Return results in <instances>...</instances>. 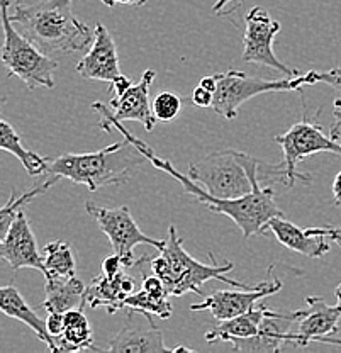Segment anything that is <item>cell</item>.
Masks as SVG:
<instances>
[{"instance_id": "6da1fadb", "label": "cell", "mask_w": 341, "mask_h": 353, "mask_svg": "<svg viewBox=\"0 0 341 353\" xmlns=\"http://www.w3.org/2000/svg\"><path fill=\"white\" fill-rule=\"evenodd\" d=\"M92 109L97 110L102 116L99 126L104 131H117L124 136V139L134 145L136 148L145 154V160H148L149 163L155 168H158L161 172H167L168 175L174 176L175 180L183 185V190L190 196H194L197 202H203V204L207 205L212 212L216 214H226L227 218H231L236 223V226L240 228L241 233H243L245 238H251L255 234H262L265 231L267 223L270 219L275 218V216H284V212L277 208L275 204V190L272 187H260V180H278V182H285V170L282 165H277V167H270V165H265L263 161H258L256 158L247 154V168L248 174H250V179L253 182V190L250 194L238 199H218L212 197L204 187H200L199 183L194 182L189 175H183L177 168L172 167V163L168 160H163V158L156 157L155 152L146 145L145 141L138 139L136 136L131 134L126 128L123 126V121H117L114 117L112 110L107 108L102 102H94L92 104Z\"/></svg>"}, {"instance_id": "7a4b0ae2", "label": "cell", "mask_w": 341, "mask_h": 353, "mask_svg": "<svg viewBox=\"0 0 341 353\" xmlns=\"http://www.w3.org/2000/svg\"><path fill=\"white\" fill-rule=\"evenodd\" d=\"M10 19L48 57L82 53L95 38V29L73 16L72 0H43L34 6L17 2Z\"/></svg>"}, {"instance_id": "3957f363", "label": "cell", "mask_w": 341, "mask_h": 353, "mask_svg": "<svg viewBox=\"0 0 341 353\" xmlns=\"http://www.w3.org/2000/svg\"><path fill=\"white\" fill-rule=\"evenodd\" d=\"M143 158L145 154L124 139L95 153H65L48 158L46 175L58 180L68 179L95 192L101 187L126 183L131 168Z\"/></svg>"}, {"instance_id": "277c9868", "label": "cell", "mask_w": 341, "mask_h": 353, "mask_svg": "<svg viewBox=\"0 0 341 353\" xmlns=\"http://www.w3.org/2000/svg\"><path fill=\"white\" fill-rule=\"evenodd\" d=\"M153 274L158 275L167 287L168 294L180 297L187 292H194L204 297L203 285L209 281H219L225 284L236 287V289H251L255 285L241 284V282L231 281L226 277L227 272L234 268L231 262L219 265L212 256V263L205 265L197 262L194 256L183 250V241L178 236L177 228H168V236L165 240V246L160 250V255L149 262Z\"/></svg>"}, {"instance_id": "5b68a950", "label": "cell", "mask_w": 341, "mask_h": 353, "mask_svg": "<svg viewBox=\"0 0 341 353\" xmlns=\"http://www.w3.org/2000/svg\"><path fill=\"white\" fill-rule=\"evenodd\" d=\"M9 0H0V16L3 28L2 61L9 70L10 77H17L29 88L46 87L53 88V72L58 63L51 57L43 53L34 43L16 28L9 14Z\"/></svg>"}, {"instance_id": "8992f818", "label": "cell", "mask_w": 341, "mask_h": 353, "mask_svg": "<svg viewBox=\"0 0 341 353\" xmlns=\"http://www.w3.org/2000/svg\"><path fill=\"white\" fill-rule=\"evenodd\" d=\"M189 176L212 197L225 201L243 197L253 190L247 153L240 150H221L205 154L190 165Z\"/></svg>"}, {"instance_id": "52a82bcc", "label": "cell", "mask_w": 341, "mask_h": 353, "mask_svg": "<svg viewBox=\"0 0 341 353\" xmlns=\"http://www.w3.org/2000/svg\"><path fill=\"white\" fill-rule=\"evenodd\" d=\"M218 80V88L214 92V102L212 110L216 114H221L226 119H236L238 109L241 104L260 94H269V92H292L302 90V85H314V72H307L306 75L292 77V79H258L250 77L240 70L229 68L225 73L214 75Z\"/></svg>"}, {"instance_id": "ba28073f", "label": "cell", "mask_w": 341, "mask_h": 353, "mask_svg": "<svg viewBox=\"0 0 341 353\" xmlns=\"http://www.w3.org/2000/svg\"><path fill=\"white\" fill-rule=\"evenodd\" d=\"M275 143L282 146L284 152V161L282 167L285 170V187H294L297 180L309 183L311 179L307 174H299L297 165L304 158L316 153H335L341 154V143L335 141L331 136H326L322 128L316 123V119L311 121L307 112L304 110L302 119L296 123L285 134L275 136Z\"/></svg>"}, {"instance_id": "9c48e42d", "label": "cell", "mask_w": 341, "mask_h": 353, "mask_svg": "<svg viewBox=\"0 0 341 353\" xmlns=\"http://www.w3.org/2000/svg\"><path fill=\"white\" fill-rule=\"evenodd\" d=\"M85 211L89 212L92 218L95 219V223L99 224L102 233L109 238L111 241L114 253L121 255L126 268L130 267H141V263L148 262V256L143 255L141 259L136 260L133 250L138 245H152L156 250H161L165 246L163 240H155L152 236H146L136 221L131 216L130 209L126 205H119V208H101V205H95L94 202H87Z\"/></svg>"}, {"instance_id": "30bf717a", "label": "cell", "mask_w": 341, "mask_h": 353, "mask_svg": "<svg viewBox=\"0 0 341 353\" xmlns=\"http://www.w3.org/2000/svg\"><path fill=\"white\" fill-rule=\"evenodd\" d=\"M280 31V22L270 17L263 7H253L245 16L243 61L278 70L287 77H299L296 68L284 65L273 53V39Z\"/></svg>"}, {"instance_id": "8fae6325", "label": "cell", "mask_w": 341, "mask_h": 353, "mask_svg": "<svg viewBox=\"0 0 341 353\" xmlns=\"http://www.w3.org/2000/svg\"><path fill=\"white\" fill-rule=\"evenodd\" d=\"M307 307L296 311L292 330L287 331V343L296 347H306L311 341H322L341 347V340H335L331 334L340 331L341 304H326L322 297L311 296L306 299Z\"/></svg>"}, {"instance_id": "7c38bea8", "label": "cell", "mask_w": 341, "mask_h": 353, "mask_svg": "<svg viewBox=\"0 0 341 353\" xmlns=\"http://www.w3.org/2000/svg\"><path fill=\"white\" fill-rule=\"evenodd\" d=\"M282 289V282L278 279H272L269 282L256 284L251 289L238 290H216L211 296H205L200 303L192 304L190 311H209L216 319H231L243 312L251 311L258 301L273 296Z\"/></svg>"}, {"instance_id": "4fadbf2b", "label": "cell", "mask_w": 341, "mask_h": 353, "mask_svg": "<svg viewBox=\"0 0 341 353\" xmlns=\"http://www.w3.org/2000/svg\"><path fill=\"white\" fill-rule=\"evenodd\" d=\"M0 255L14 268V272L21 270V268H36L43 275H46L45 259H41L39 255L38 241H36L31 224H29L28 216L23 209L17 212L9 231L2 238Z\"/></svg>"}, {"instance_id": "5bb4252c", "label": "cell", "mask_w": 341, "mask_h": 353, "mask_svg": "<svg viewBox=\"0 0 341 353\" xmlns=\"http://www.w3.org/2000/svg\"><path fill=\"white\" fill-rule=\"evenodd\" d=\"M76 72L83 79L114 82L121 77L119 57L112 34L104 24L95 26V38L85 57L76 63Z\"/></svg>"}, {"instance_id": "9a60e30c", "label": "cell", "mask_w": 341, "mask_h": 353, "mask_svg": "<svg viewBox=\"0 0 341 353\" xmlns=\"http://www.w3.org/2000/svg\"><path fill=\"white\" fill-rule=\"evenodd\" d=\"M265 231H272L273 236L292 252L300 253L307 259H319L329 252V238L326 228H299L284 216H275L267 223Z\"/></svg>"}, {"instance_id": "2e32d148", "label": "cell", "mask_w": 341, "mask_h": 353, "mask_svg": "<svg viewBox=\"0 0 341 353\" xmlns=\"http://www.w3.org/2000/svg\"><path fill=\"white\" fill-rule=\"evenodd\" d=\"M155 77V70H146L138 83H133L124 94L116 95L109 102L117 121H136L145 126L146 131L155 130L158 119L153 114V108H149V87Z\"/></svg>"}, {"instance_id": "e0dca14e", "label": "cell", "mask_w": 341, "mask_h": 353, "mask_svg": "<svg viewBox=\"0 0 341 353\" xmlns=\"http://www.w3.org/2000/svg\"><path fill=\"white\" fill-rule=\"evenodd\" d=\"M136 282L133 277L121 272L116 277L99 275L87 285V304L90 307H105L109 314H116L124 307V301L134 292Z\"/></svg>"}, {"instance_id": "ac0fdd59", "label": "cell", "mask_w": 341, "mask_h": 353, "mask_svg": "<svg viewBox=\"0 0 341 353\" xmlns=\"http://www.w3.org/2000/svg\"><path fill=\"white\" fill-rule=\"evenodd\" d=\"M105 352H136V353H149V352H172L174 348H168L163 341V333L155 328L149 316L148 328H136L131 323H127L116 336L109 341Z\"/></svg>"}, {"instance_id": "d6986e66", "label": "cell", "mask_w": 341, "mask_h": 353, "mask_svg": "<svg viewBox=\"0 0 341 353\" xmlns=\"http://www.w3.org/2000/svg\"><path fill=\"white\" fill-rule=\"evenodd\" d=\"M46 299L43 307L48 312H67L72 309H83L87 304V285L80 279L48 277L45 285Z\"/></svg>"}, {"instance_id": "ffe728a7", "label": "cell", "mask_w": 341, "mask_h": 353, "mask_svg": "<svg viewBox=\"0 0 341 353\" xmlns=\"http://www.w3.org/2000/svg\"><path fill=\"white\" fill-rule=\"evenodd\" d=\"M269 312V306L260 304L258 307H253L251 311L243 312V314L234 316L231 319H223L214 330L205 334V341L212 345L219 343V341H229L231 338L258 336L262 333Z\"/></svg>"}, {"instance_id": "44dd1931", "label": "cell", "mask_w": 341, "mask_h": 353, "mask_svg": "<svg viewBox=\"0 0 341 353\" xmlns=\"http://www.w3.org/2000/svg\"><path fill=\"white\" fill-rule=\"evenodd\" d=\"M0 307H2V312L9 318L19 319L23 321L25 326H29L32 331H36L39 340L43 343L48 345L51 352L56 353V343H54L53 336L48 331L46 321H43L38 314L34 312V309L25 303V299L21 296L19 290L14 285H3L0 289Z\"/></svg>"}, {"instance_id": "7402d4cb", "label": "cell", "mask_w": 341, "mask_h": 353, "mask_svg": "<svg viewBox=\"0 0 341 353\" xmlns=\"http://www.w3.org/2000/svg\"><path fill=\"white\" fill-rule=\"evenodd\" d=\"M58 352H83L94 350V338L89 319L83 314V309H72L65 312V331L54 338Z\"/></svg>"}, {"instance_id": "603a6c76", "label": "cell", "mask_w": 341, "mask_h": 353, "mask_svg": "<svg viewBox=\"0 0 341 353\" xmlns=\"http://www.w3.org/2000/svg\"><path fill=\"white\" fill-rule=\"evenodd\" d=\"M0 148H2L3 152H9L12 153L14 157L19 158V161L23 163L25 172L31 176L46 175L48 158L39 157L38 153L24 148V146L21 145V136L17 134L16 130H14L7 121H0Z\"/></svg>"}, {"instance_id": "cb8c5ba5", "label": "cell", "mask_w": 341, "mask_h": 353, "mask_svg": "<svg viewBox=\"0 0 341 353\" xmlns=\"http://www.w3.org/2000/svg\"><path fill=\"white\" fill-rule=\"evenodd\" d=\"M45 265L48 277H73L76 270L75 256L68 241L56 240L45 246Z\"/></svg>"}, {"instance_id": "d4e9b609", "label": "cell", "mask_w": 341, "mask_h": 353, "mask_svg": "<svg viewBox=\"0 0 341 353\" xmlns=\"http://www.w3.org/2000/svg\"><path fill=\"white\" fill-rule=\"evenodd\" d=\"M168 294H155L149 290L141 289L139 292H133L124 301V307L130 312L139 314H155L161 319H168L172 316V304L168 303Z\"/></svg>"}, {"instance_id": "484cf974", "label": "cell", "mask_w": 341, "mask_h": 353, "mask_svg": "<svg viewBox=\"0 0 341 353\" xmlns=\"http://www.w3.org/2000/svg\"><path fill=\"white\" fill-rule=\"evenodd\" d=\"M58 182V179H53L51 176L50 180H46V182L39 183V185L32 187L31 190H28V192H24L23 196H10L9 201H7V204L3 205L2 211H0V238L6 236V233L9 231L10 224H12V221L16 219L17 212L23 209L24 204H28V202H31L32 199L38 197L39 194H45L48 189H50L51 185H54V183Z\"/></svg>"}, {"instance_id": "4316f807", "label": "cell", "mask_w": 341, "mask_h": 353, "mask_svg": "<svg viewBox=\"0 0 341 353\" xmlns=\"http://www.w3.org/2000/svg\"><path fill=\"white\" fill-rule=\"evenodd\" d=\"M152 108L156 119L163 121V123H170L180 114L182 99L174 92H161L155 97Z\"/></svg>"}, {"instance_id": "83f0119b", "label": "cell", "mask_w": 341, "mask_h": 353, "mask_svg": "<svg viewBox=\"0 0 341 353\" xmlns=\"http://www.w3.org/2000/svg\"><path fill=\"white\" fill-rule=\"evenodd\" d=\"M314 79L316 82H322L335 88L336 92H341V66L328 70V72H314Z\"/></svg>"}, {"instance_id": "f1b7e54d", "label": "cell", "mask_w": 341, "mask_h": 353, "mask_svg": "<svg viewBox=\"0 0 341 353\" xmlns=\"http://www.w3.org/2000/svg\"><path fill=\"white\" fill-rule=\"evenodd\" d=\"M46 326L53 340L65 331V312H48Z\"/></svg>"}, {"instance_id": "f546056e", "label": "cell", "mask_w": 341, "mask_h": 353, "mask_svg": "<svg viewBox=\"0 0 341 353\" xmlns=\"http://www.w3.org/2000/svg\"><path fill=\"white\" fill-rule=\"evenodd\" d=\"M124 267H126V265H124L121 255L114 253V255L107 256V259L102 262V274L107 275V277H116V275H119L121 272H123Z\"/></svg>"}, {"instance_id": "4dcf8cb0", "label": "cell", "mask_w": 341, "mask_h": 353, "mask_svg": "<svg viewBox=\"0 0 341 353\" xmlns=\"http://www.w3.org/2000/svg\"><path fill=\"white\" fill-rule=\"evenodd\" d=\"M192 102L197 105V108H204V109L212 108V102H214V92L207 90V88L199 85L192 92Z\"/></svg>"}, {"instance_id": "1f68e13d", "label": "cell", "mask_w": 341, "mask_h": 353, "mask_svg": "<svg viewBox=\"0 0 341 353\" xmlns=\"http://www.w3.org/2000/svg\"><path fill=\"white\" fill-rule=\"evenodd\" d=\"M329 136L341 143V99L333 102V124L329 128Z\"/></svg>"}, {"instance_id": "d6a6232c", "label": "cell", "mask_w": 341, "mask_h": 353, "mask_svg": "<svg viewBox=\"0 0 341 353\" xmlns=\"http://www.w3.org/2000/svg\"><path fill=\"white\" fill-rule=\"evenodd\" d=\"M111 85H112L114 94H116V95H121V94H124V92H126L127 88H130L131 85H133V82H131V80L127 79V77L121 75L119 79L114 80V82L111 83Z\"/></svg>"}, {"instance_id": "836d02e7", "label": "cell", "mask_w": 341, "mask_h": 353, "mask_svg": "<svg viewBox=\"0 0 341 353\" xmlns=\"http://www.w3.org/2000/svg\"><path fill=\"white\" fill-rule=\"evenodd\" d=\"M326 236H328L331 241H335L336 245L341 246V226L340 228L326 226Z\"/></svg>"}, {"instance_id": "e575fe53", "label": "cell", "mask_w": 341, "mask_h": 353, "mask_svg": "<svg viewBox=\"0 0 341 353\" xmlns=\"http://www.w3.org/2000/svg\"><path fill=\"white\" fill-rule=\"evenodd\" d=\"M199 85L207 88V90H211V92H216V88H218V80H216L214 75H212V77H203V79H200Z\"/></svg>"}, {"instance_id": "d590c367", "label": "cell", "mask_w": 341, "mask_h": 353, "mask_svg": "<svg viewBox=\"0 0 341 353\" xmlns=\"http://www.w3.org/2000/svg\"><path fill=\"white\" fill-rule=\"evenodd\" d=\"M102 2L105 3V6L109 7H114L116 3H127V6H145L146 0H102Z\"/></svg>"}, {"instance_id": "8d00e7d4", "label": "cell", "mask_w": 341, "mask_h": 353, "mask_svg": "<svg viewBox=\"0 0 341 353\" xmlns=\"http://www.w3.org/2000/svg\"><path fill=\"white\" fill-rule=\"evenodd\" d=\"M333 196H335L336 204H341V170L333 182Z\"/></svg>"}, {"instance_id": "74e56055", "label": "cell", "mask_w": 341, "mask_h": 353, "mask_svg": "<svg viewBox=\"0 0 341 353\" xmlns=\"http://www.w3.org/2000/svg\"><path fill=\"white\" fill-rule=\"evenodd\" d=\"M231 2H234V0H216V3L212 6V10H214L216 14H221V10L225 9L227 3H231Z\"/></svg>"}, {"instance_id": "f35d334b", "label": "cell", "mask_w": 341, "mask_h": 353, "mask_svg": "<svg viewBox=\"0 0 341 353\" xmlns=\"http://www.w3.org/2000/svg\"><path fill=\"white\" fill-rule=\"evenodd\" d=\"M335 296H336V299H338V303L341 304V284L336 287V290H335Z\"/></svg>"}, {"instance_id": "ab89813d", "label": "cell", "mask_w": 341, "mask_h": 353, "mask_svg": "<svg viewBox=\"0 0 341 353\" xmlns=\"http://www.w3.org/2000/svg\"><path fill=\"white\" fill-rule=\"evenodd\" d=\"M16 2H23V0H16Z\"/></svg>"}]
</instances>
